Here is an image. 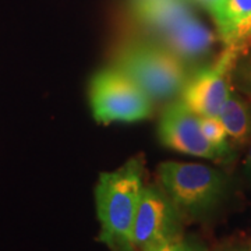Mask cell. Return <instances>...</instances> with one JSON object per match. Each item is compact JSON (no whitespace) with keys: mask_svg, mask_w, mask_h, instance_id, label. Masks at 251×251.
<instances>
[{"mask_svg":"<svg viewBox=\"0 0 251 251\" xmlns=\"http://www.w3.org/2000/svg\"><path fill=\"white\" fill-rule=\"evenodd\" d=\"M141 158L127 161L116 171L103 172L95 187V204L100 232L98 240L109 251H135L133 226L144 183Z\"/></svg>","mask_w":251,"mask_h":251,"instance_id":"6da1fadb","label":"cell"},{"mask_svg":"<svg viewBox=\"0 0 251 251\" xmlns=\"http://www.w3.org/2000/svg\"><path fill=\"white\" fill-rule=\"evenodd\" d=\"M115 67L134 81L152 100H166L181 94L188 80L184 63L166 48L134 42L117 52Z\"/></svg>","mask_w":251,"mask_h":251,"instance_id":"7a4b0ae2","label":"cell"},{"mask_svg":"<svg viewBox=\"0 0 251 251\" xmlns=\"http://www.w3.org/2000/svg\"><path fill=\"white\" fill-rule=\"evenodd\" d=\"M158 179L180 214L194 216L215 206L226 186L221 172L202 163L165 162L158 168Z\"/></svg>","mask_w":251,"mask_h":251,"instance_id":"3957f363","label":"cell"},{"mask_svg":"<svg viewBox=\"0 0 251 251\" xmlns=\"http://www.w3.org/2000/svg\"><path fill=\"white\" fill-rule=\"evenodd\" d=\"M88 95L94 119L102 125L140 122L152 113V99L116 67L97 73Z\"/></svg>","mask_w":251,"mask_h":251,"instance_id":"277c9868","label":"cell"},{"mask_svg":"<svg viewBox=\"0 0 251 251\" xmlns=\"http://www.w3.org/2000/svg\"><path fill=\"white\" fill-rule=\"evenodd\" d=\"M240 56L237 50L225 48L218 60L188 77L180 94L181 100L198 116H218L233 91L232 72Z\"/></svg>","mask_w":251,"mask_h":251,"instance_id":"5b68a950","label":"cell"},{"mask_svg":"<svg viewBox=\"0 0 251 251\" xmlns=\"http://www.w3.org/2000/svg\"><path fill=\"white\" fill-rule=\"evenodd\" d=\"M180 215L162 188L144 186L133 226L135 250L141 251L180 236Z\"/></svg>","mask_w":251,"mask_h":251,"instance_id":"8992f818","label":"cell"},{"mask_svg":"<svg viewBox=\"0 0 251 251\" xmlns=\"http://www.w3.org/2000/svg\"><path fill=\"white\" fill-rule=\"evenodd\" d=\"M158 133L161 143L173 151L206 159L225 156L204 137L200 116L183 100H176L165 109Z\"/></svg>","mask_w":251,"mask_h":251,"instance_id":"52a82bcc","label":"cell"},{"mask_svg":"<svg viewBox=\"0 0 251 251\" xmlns=\"http://www.w3.org/2000/svg\"><path fill=\"white\" fill-rule=\"evenodd\" d=\"M162 46L179 57L181 62H196L212 50L215 34L193 13L179 20L175 25L158 35Z\"/></svg>","mask_w":251,"mask_h":251,"instance_id":"ba28073f","label":"cell"},{"mask_svg":"<svg viewBox=\"0 0 251 251\" xmlns=\"http://www.w3.org/2000/svg\"><path fill=\"white\" fill-rule=\"evenodd\" d=\"M225 48L246 53L251 48V0H222L211 14Z\"/></svg>","mask_w":251,"mask_h":251,"instance_id":"9c48e42d","label":"cell"},{"mask_svg":"<svg viewBox=\"0 0 251 251\" xmlns=\"http://www.w3.org/2000/svg\"><path fill=\"white\" fill-rule=\"evenodd\" d=\"M227 137L236 144H246L251 140V106L233 91L229 94L219 112Z\"/></svg>","mask_w":251,"mask_h":251,"instance_id":"30bf717a","label":"cell"},{"mask_svg":"<svg viewBox=\"0 0 251 251\" xmlns=\"http://www.w3.org/2000/svg\"><path fill=\"white\" fill-rule=\"evenodd\" d=\"M232 85L251 102V48L234 64Z\"/></svg>","mask_w":251,"mask_h":251,"instance_id":"8fae6325","label":"cell"},{"mask_svg":"<svg viewBox=\"0 0 251 251\" xmlns=\"http://www.w3.org/2000/svg\"><path fill=\"white\" fill-rule=\"evenodd\" d=\"M200 125H201V130H202L204 137L215 147L218 151H221L224 155L229 152V147L226 143L227 134H226V130H225L222 122L219 120V117L200 116Z\"/></svg>","mask_w":251,"mask_h":251,"instance_id":"7c38bea8","label":"cell"},{"mask_svg":"<svg viewBox=\"0 0 251 251\" xmlns=\"http://www.w3.org/2000/svg\"><path fill=\"white\" fill-rule=\"evenodd\" d=\"M141 251H205L204 247L193 239H187L184 236H177L171 240L155 244L152 247L144 249Z\"/></svg>","mask_w":251,"mask_h":251,"instance_id":"4fadbf2b","label":"cell"},{"mask_svg":"<svg viewBox=\"0 0 251 251\" xmlns=\"http://www.w3.org/2000/svg\"><path fill=\"white\" fill-rule=\"evenodd\" d=\"M191 1L197 3L198 6L204 7V9L209 11V14H212V13H214V10L219 6V3H221L222 0H191Z\"/></svg>","mask_w":251,"mask_h":251,"instance_id":"5bb4252c","label":"cell"},{"mask_svg":"<svg viewBox=\"0 0 251 251\" xmlns=\"http://www.w3.org/2000/svg\"><path fill=\"white\" fill-rule=\"evenodd\" d=\"M244 168H246V173L249 175V177L251 179V144H250V148H249V152H247V156H246Z\"/></svg>","mask_w":251,"mask_h":251,"instance_id":"9a60e30c","label":"cell"},{"mask_svg":"<svg viewBox=\"0 0 251 251\" xmlns=\"http://www.w3.org/2000/svg\"><path fill=\"white\" fill-rule=\"evenodd\" d=\"M152 1H158V0H131V6L134 9V7L143 6V4H147V3H152Z\"/></svg>","mask_w":251,"mask_h":251,"instance_id":"2e32d148","label":"cell"},{"mask_svg":"<svg viewBox=\"0 0 251 251\" xmlns=\"http://www.w3.org/2000/svg\"><path fill=\"white\" fill-rule=\"evenodd\" d=\"M237 251H239V250H237Z\"/></svg>","mask_w":251,"mask_h":251,"instance_id":"e0dca14e","label":"cell"}]
</instances>
